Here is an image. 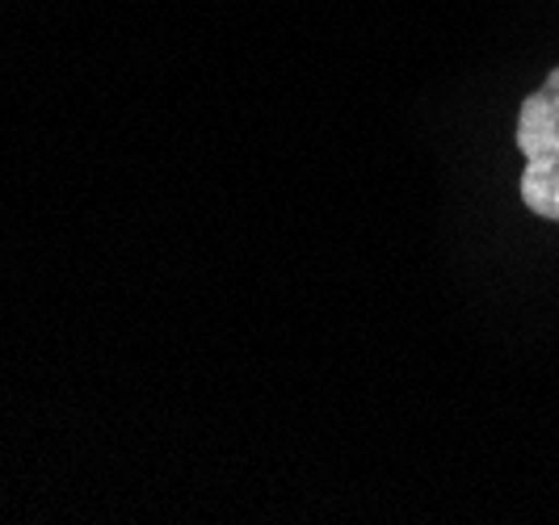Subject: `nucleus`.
Returning <instances> with one entry per match:
<instances>
[{
  "label": "nucleus",
  "instance_id": "obj_1",
  "mask_svg": "<svg viewBox=\"0 0 559 525\" xmlns=\"http://www.w3.org/2000/svg\"><path fill=\"white\" fill-rule=\"evenodd\" d=\"M518 152L526 156L522 202L538 219L559 223V68L518 110Z\"/></svg>",
  "mask_w": 559,
  "mask_h": 525
}]
</instances>
